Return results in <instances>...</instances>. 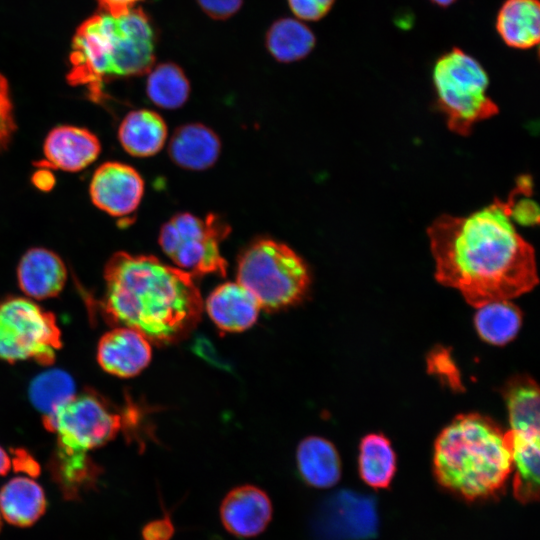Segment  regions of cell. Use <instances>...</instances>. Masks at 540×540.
<instances>
[{
	"mask_svg": "<svg viewBox=\"0 0 540 540\" xmlns=\"http://www.w3.org/2000/svg\"><path fill=\"white\" fill-rule=\"evenodd\" d=\"M312 529L318 540H367L376 535L378 515L373 498L341 490L315 513Z\"/></svg>",
	"mask_w": 540,
	"mask_h": 540,
	"instance_id": "30bf717a",
	"label": "cell"
},
{
	"mask_svg": "<svg viewBox=\"0 0 540 540\" xmlns=\"http://www.w3.org/2000/svg\"><path fill=\"white\" fill-rule=\"evenodd\" d=\"M272 502L261 488L245 484L230 490L220 505V519L231 535L252 538L261 534L272 519Z\"/></svg>",
	"mask_w": 540,
	"mask_h": 540,
	"instance_id": "7c38bea8",
	"label": "cell"
},
{
	"mask_svg": "<svg viewBox=\"0 0 540 540\" xmlns=\"http://www.w3.org/2000/svg\"><path fill=\"white\" fill-rule=\"evenodd\" d=\"M496 30L509 47L530 49L536 46L540 39L539 1L506 0L498 11Z\"/></svg>",
	"mask_w": 540,
	"mask_h": 540,
	"instance_id": "d6986e66",
	"label": "cell"
},
{
	"mask_svg": "<svg viewBox=\"0 0 540 540\" xmlns=\"http://www.w3.org/2000/svg\"><path fill=\"white\" fill-rule=\"evenodd\" d=\"M20 289L28 297L43 300L57 296L65 286L67 269L62 259L46 248H31L17 267Z\"/></svg>",
	"mask_w": 540,
	"mask_h": 540,
	"instance_id": "2e32d148",
	"label": "cell"
},
{
	"mask_svg": "<svg viewBox=\"0 0 540 540\" xmlns=\"http://www.w3.org/2000/svg\"><path fill=\"white\" fill-rule=\"evenodd\" d=\"M150 341L135 329L118 326L105 333L97 347V361L107 373L131 378L150 363Z\"/></svg>",
	"mask_w": 540,
	"mask_h": 540,
	"instance_id": "4fadbf2b",
	"label": "cell"
},
{
	"mask_svg": "<svg viewBox=\"0 0 540 540\" xmlns=\"http://www.w3.org/2000/svg\"><path fill=\"white\" fill-rule=\"evenodd\" d=\"M144 193V181L131 166L120 162H105L94 172L89 194L93 204L114 217L132 214Z\"/></svg>",
	"mask_w": 540,
	"mask_h": 540,
	"instance_id": "8fae6325",
	"label": "cell"
},
{
	"mask_svg": "<svg viewBox=\"0 0 540 540\" xmlns=\"http://www.w3.org/2000/svg\"><path fill=\"white\" fill-rule=\"evenodd\" d=\"M477 309L474 324L478 335L485 342L501 346L518 334L522 313L510 300L490 302Z\"/></svg>",
	"mask_w": 540,
	"mask_h": 540,
	"instance_id": "484cf974",
	"label": "cell"
},
{
	"mask_svg": "<svg viewBox=\"0 0 540 540\" xmlns=\"http://www.w3.org/2000/svg\"><path fill=\"white\" fill-rule=\"evenodd\" d=\"M206 15L215 20H225L238 12L243 0H196Z\"/></svg>",
	"mask_w": 540,
	"mask_h": 540,
	"instance_id": "1f68e13d",
	"label": "cell"
},
{
	"mask_svg": "<svg viewBox=\"0 0 540 540\" xmlns=\"http://www.w3.org/2000/svg\"><path fill=\"white\" fill-rule=\"evenodd\" d=\"M433 469L442 487L466 500L496 496L513 469L506 434L486 416L459 415L436 439Z\"/></svg>",
	"mask_w": 540,
	"mask_h": 540,
	"instance_id": "277c9868",
	"label": "cell"
},
{
	"mask_svg": "<svg viewBox=\"0 0 540 540\" xmlns=\"http://www.w3.org/2000/svg\"><path fill=\"white\" fill-rule=\"evenodd\" d=\"M296 464L302 480L314 488H331L341 478V460L336 447L319 436L306 437L298 444Z\"/></svg>",
	"mask_w": 540,
	"mask_h": 540,
	"instance_id": "e0dca14e",
	"label": "cell"
},
{
	"mask_svg": "<svg viewBox=\"0 0 540 540\" xmlns=\"http://www.w3.org/2000/svg\"><path fill=\"white\" fill-rule=\"evenodd\" d=\"M513 433L540 436L539 389L528 376H516L503 390Z\"/></svg>",
	"mask_w": 540,
	"mask_h": 540,
	"instance_id": "603a6c76",
	"label": "cell"
},
{
	"mask_svg": "<svg viewBox=\"0 0 540 540\" xmlns=\"http://www.w3.org/2000/svg\"><path fill=\"white\" fill-rule=\"evenodd\" d=\"M509 203L510 218L518 224L524 226L536 225L539 222L538 205L530 199L522 198L517 200V192L514 190L507 199Z\"/></svg>",
	"mask_w": 540,
	"mask_h": 540,
	"instance_id": "f546056e",
	"label": "cell"
},
{
	"mask_svg": "<svg viewBox=\"0 0 540 540\" xmlns=\"http://www.w3.org/2000/svg\"><path fill=\"white\" fill-rule=\"evenodd\" d=\"M432 79L448 128L459 135H469L475 123L499 112L487 95V72L460 48L455 47L436 60Z\"/></svg>",
	"mask_w": 540,
	"mask_h": 540,
	"instance_id": "52a82bcc",
	"label": "cell"
},
{
	"mask_svg": "<svg viewBox=\"0 0 540 540\" xmlns=\"http://www.w3.org/2000/svg\"><path fill=\"white\" fill-rule=\"evenodd\" d=\"M104 282L101 307L107 319L157 345L184 340L201 319L203 301L193 276L152 255L115 253Z\"/></svg>",
	"mask_w": 540,
	"mask_h": 540,
	"instance_id": "7a4b0ae2",
	"label": "cell"
},
{
	"mask_svg": "<svg viewBox=\"0 0 540 540\" xmlns=\"http://www.w3.org/2000/svg\"><path fill=\"white\" fill-rule=\"evenodd\" d=\"M61 331L53 313L32 300L11 297L0 303V359L34 360L51 365L61 348Z\"/></svg>",
	"mask_w": 540,
	"mask_h": 540,
	"instance_id": "ba28073f",
	"label": "cell"
},
{
	"mask_svg": "<svg viewBox=\"0 0 540 540\" xmlns=\"http://www.w3.org/2000/svg\"><path fill=\"white\" fill-rule=\"evenodd\" d=\"M75 390V383L68 373L50 369L32 380L29 398L34 407L45 416L72 398L76 394Z\"/></svg>",
	"mask_w": 540,
	"mask_h": 540,
	"instance_id": "83f0119b",
	"label": "cell"
},
{
	"mask_svg": "<svg viewBox=\"0 0 540 540\" xmlns=\"http://www.w3.org/2000/svg\"><path fill=\"white\" fill-rule=\"evenodd\" d=\"M43 151L52 168L78 172L97 159L101 144L97 136L86 128L62 125L47 134Z\"/></svg>",
	"mask_w": 540,
	"mask_h": 540,
	"instance_id": "5bb4252c",
	"label": "cell"
},
{
	"mask_svg": "<svg viewBox=\"0 0 540 540\" xmlns=\"http://www.w3.org/2000/svg\"><path fill=\"white\" fill-rule=\"evenodd\" d=\"M155 48L156 31L142 9L132 8L119 15L101 10L75 32L67 81L84 87L89 98L99 103L110 80L149 72Z\"/></svg>",
	"mask_w": 540,
	"mask_h": 540,
	"instance_id": "3957f363",
	"label": "cell"
},
{
	"mask_svg": "<svg viewBox=\"0 0 540 540\" xmlns=\"http://www.w3.org/2000/svg\"><path fill=\"white\" fill-rule=\"evenodd\" d=\"M205 308L213 323L226 332H243L257 321L260 305L238 282L217 286L207 297Z\"/></svg>",
	"mask_w": 540,
	"mask_h": 540,
	"instance_id": "9a60e30c",
	"label": "cell"
},
{
	"mask_svg": "<svg viewBox=\"0 0 540 540\" xmlns=\"http://www.w3.org/2000/svg\"><path fill=\"white\" fill-rule=\"evenodd\" d=\"M0 528H1V514H0Z\"/></svg>",
	"mask_w": 540,
	"mask_h": 540,
	"instance_id": "8d00e7d4",
	"label": "cell"
},
{
	"mask_svg": "<svg viewBox=\"0 0 540 540\" xmlns=\"http://www.w3.org/2000/svg\"><path fill=\"white\" fill-rule=\"evenodd\" d=\"M102 11L112 15L123 14L134 7L141 0H97Z\"/></svg>",
	"mask_w": 540,
	"mask_h": 540,
	"instance_id": "836d02e7",
	"label": "cell"
},
{
	"mask_svg": "<svg viewBox=\"0 0 540 540\" xmlns=\"http://www.w3.org/2000/svg\"><path fill=\"white\" fill-rule=\"evenodd\" d=\"M228 233V227L214 215L201 219L180 213L162 226L159 244L176 267L192 276H225L227 263L220 253V241Z\"/></svg>",
	"mask_w": 540,
	"mask_h": 540,
	"instance_id": "9c48e42d",
	"label": "cell"
},
{
	"mask_svg": "<svg viewBox=\"0 0 540 540\" xmlns=\"http://www.w3.org/2000/svg\"><path fill=\"white\" fill-rule=\"evenodd\" d=\"M15 130L16 124L8 82L0 74V151L10 143Z\"/></svg>",
	"mask_w": 540,
	"mask_h": 540,
	"instance_id": "f1b7e54d",
	"label": "cell"
},
{
	"mask_svg": "<svg viewBox=\"0 0 540 540\" xmlns=\"http://www.w3.org/2000/svg\"><path fill=\"white\" fill-rule=\"evenodd\" d=\"M45 508L42 487L28 477H15L0 490V514L12 525H32L43 515Z\"/></svg>",
	"mask_w": 540,
	"mask_h": 540,
	"instance_id": "44dd1931",
	"label": "cell"
},
{
	"mask_svg": "<svg viewBox=\"0 0 540 540\" xmlns=\"http://www.w3.org/2000/svg\"><path fill=\"white\" fill-rule=\"evenodd\" d=\"M167 133L166 123L159 114L140 109L124 117L118 129V138L130 155L148 157L162 149Z\"/></svg>",
	"mask_w": 540,
	"mask_h": 540,
	"instance_id": "ffe728a7",
	"label": "cell"
},
{
	"mask_svg": "<svg viewBox=\"0 0 540 540\" xmlns=\"http://www.w3.org/2000/svg\"><path fill=\"white\" fill-rule=\"evenodd\" d=\"M43 422L57 437L51 471L64 495L75 497L95 474L89 453L116 436L121 418L96 395L81 393L45 415Z\"/></svg>",
	"mask_w": 540,
	"mask_h": 540,
	"instance_id": "5b68a950",
	"label": "cell"
},
{
	"mask_svg": "<svg viewBox=\"0 0 540 540\" xmlns=\"http://www.w3.org/2000/svg\"><path fill=\"white\" fill-rule=\"evenodd\" d=\"M515 469L513 494L515 498L528 504L539 496L540 436H530L505 432Z\"/></svg>",
	"mask_w": 540,
	"mask_h": 540,
	"instance_id": "7402d4cb",
	"label": "cell"
},
{
	"mask_svg": "<svg viewBox=\"0 0 540 540\" xmlns=\"http://www.w3.org/2000/svg\"><path fill=\"white\" fill-rule=\"evenodd\" d=\"M11 459L6 451L0 447V475H5L11 468Z\"/></svg>",
	"mask_w": 540,
	"mask_h": 540,
	"instance_id": "e575fe53",
	"label": "cell"
},
{
	"mask_svg": "<svg viewBox=\"0 0 540 540\" xmlns=\"http://www.w3.org/2000/svg\"><path fill=\"white\" fill-rule=\"evenodd\" d=\"M316 38L312 30L294 18H280L268 29L265 44L271 56L281 63L301 60L313 50Z\"/></svg>",
	"mask_w": 540,
	"mask_h": 540,
	"instance_id": "cb8c5ba5",
	"label": "cell"
},
{
	"mask_svg": "<svg viewBox=\"0 0 540 540\" xmlns=\"http://www.w3.org/2000/svg\"><path fill=\"white\" fill-rule=\"evenodd\" d=\"M175 528L168 515L148 522L142 529L143 540H170Z\"/></svg>",
	"mask_w": 540,
	"mask_h": 540,
	"instance_id": "d6a6232c",
	"label": "cell"
},
{
	"mask_svg": "<svg viewBox=\"0 0 540 540\" xmlns=\"http://www.w3.org/2000/svg\"><path fill=\"white\" fill-rule=\"evenodd\" d=\"M220 148V140L211 129L192 123L176 129L168 151L178 166L189 170H204L217 161Z\"/></svg>",
	"mask_w": 540,
	"mask_h": 540,
	"instance_id": "ac0fdd59",
	"label": "cell"
},
{
	"mask_svg": "<svg viewBox=\"0 0 540 540\" xmlns=\"http://www.w3.org/2000/svg\"><path fill=\"white\" fill-rule=\"evenodd\" d=\"M146 92L156 106L177 109L188 100L190 83L180 66L160 63L149 71Z\"/></svg>",
	"mask_w": 540,
	"mask_h": 540,
	"instance_id": "4316f807",
	"label": "cell"
},
{
	"mask_svg": "<svg viewBox=\"0 0 540 540\" xmlns=\"http://www.w3.org/2000/svg\"><path fill=\"white\" fill-rule=\"evenodd\" d=\"M358 470L362 480L375 489L390 485L396 472V454L384 435L371 433L361 440Z\"/></svg>",
	"mask_w": 540,
	"mask_h": 540,
	"instance_id": "d4e9b609",
	"label": "cell"
},
{
	"mask_svg": "<svg viewBox=\"0 0 540 540\" xmlns=\"http://www.w3.org/2000/svg\"><path fill=\"white\" fill-rule=\"evenodd\" d=\"M292 13L305 21H317L332 8L335 0H287Z\"/></svg>",
	"mask_w": 540,
	"mask_h": 540,
	"instance_id": "4dcf8cb0",
	"label": "cell"
},
{
	"mask_svg": "<svg viewBox=\"0 0 540 540\" xmlns=\"http://www.w3.org/2000/svg\"><path fill=\"white\" fill-rule=\"evenodd\" d=\"M237 282L256 298L260 308L275 311L303 300L309 289L310 274L291 248L264 239L254 242L240 256Z\"/></svg>",
	"mask_w": 540,
	"mask_h": 540,
	"instance_id": "8992f818",
	"label": "cell"
},
{
	"mask_svg": "<svg viewBox=\"0 0 540 540\" xmlns=\"http://www.w3.org/2000/svg\"><path fill=\"white\" fill-rule=\"evenodd\" d=\"M430 1L440 7H448L454 2H456L457 0H430Z\"/></svg>",
	"mask_w": 540,
	"mask_h": 540,
	"instance_id": "d590c367",
	"label": "cell"
},
{
	"mask_svg": "<svg viewBox=\"0 0 540 540\" xmlns=\"http://www.w3.org/2000/svg\"><path fill=\"white\" fill-rule=\"evenodd\" d=\"M436 280L478 308L510 300L538 283L533 247L515 230L508 201L467 216L441 215L428 227Z\"/></svg>",
	"mask_w": 540,
	"mask_h": 540,
	"instance_id": "6da1fadb",
	"label": "cell"
}]
</instances>
